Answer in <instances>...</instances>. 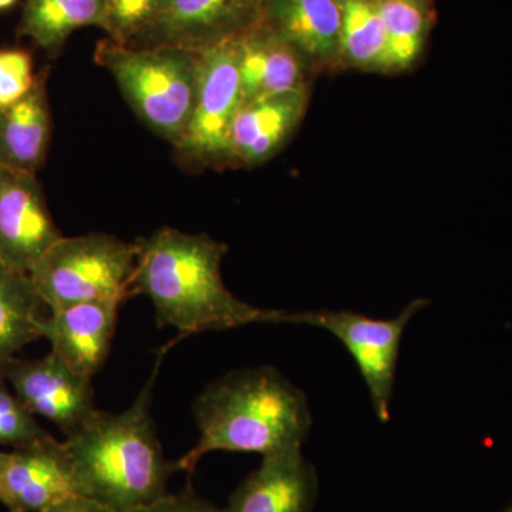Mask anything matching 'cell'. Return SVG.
Instances as JSON below:
<instances>
[{
  "label": "cell",
  "mask_w": 512,
  "mask_h": 512,
  "mask_svg": "<svg viewBox=\"0 0 512 512\" xmlns=\"http://www.w3.org/2000/svg\"><path fill=\"white\" fill-rule=\"evenodd\" d=\"M137 244L128 298L147 296L156 309L157 325L178 330L173 343L161 350L164 355L174 343L195 333L249 323H286L288 312L256 308L228 291L221 275L228 252L224 242L163 228Z\"/></svg>",
  "instance_id": "1"
},
{
  "label": "cell",
  "mask_w": 512,
  "mask_h": 512,
  "mask_svg": "<svg viewBox=\"0 0 512 512\" xmlns=\"http://www.w3.org/2000/svg\"><path fill=\"white\" fill-rule=\"evenodd\" d=\"M192 409L200 440L175 461L188 474L212 451L265 457L302 448L312 427L308 397L274 366L234 370L214 380Z\"/></svg>",
  "instance_id": "2"
},
{
  "label": "cell",
  "mask_w": 512,
  "mask_h": 512,
  "mask_svg": "<svg viewBox=\"0 0 512 512\" xmlns=\"http://www.w3.org/2000/svg\"><path fill=\"white\" fill-rule=\"evenodd\" d=\"M136 402L121 413L100 412L63 441L80 497L111 512H134L168 494L177 470L164 457L151 417L153 387L161 359Z\"/></svg>",
  "instance_id": "3"
},
{
  "label": "cell",
  "mask_w": 512,
  "mask_h": 512,
  "mask_svg": "<svg viewBox=\"0 0 512 512\" xmlns=\"http://www.w3.org/2000/svg\"><path fill=\"white\" fill-rule=\"evenodd\" d=\"M94 62L113 76L138 119L153 133L173 146L180 141L197 99L198 52L103 39L94 50Z\"/></svg>",
  "instance_id": "4"
},
{
  "label": "cell",
  "mask_w": 512,
  "mask_h": 512,
  "mask_svg": "<svg viewBox=\"0 0 512 512\" xmlns=\"http://www.w3.org/2000/svg\"><path fill=\"white\" fill-rule=\"evenodd\" d=\"M137 255V242L113 235L63 237L37 259L29 276L50 311L84 302L123 303Z\"/></svg>",
  "instance_id": "5"
},
{
  "label": "cell",
  "mask_w": 512,
  "mask_h": 512,
  "mask_svg": "<svg viewBox=\"0 0 512 512\" xmlns=\"http://www.w3.org/2000/svg\"><path fill=\"white\" fill-rule=\"evenodd\" d=\"M197 99L183 137L174 150L192 168H231L229 136L242 106L241 76L235 40L198 52Z\"/></svg>",
  "instance_id": "6"
},
{
  "label": "cell",
  "mask_w": 512,
  "mask_h": 512,
  "mask_svg": "<svg viewBox=\"0 0 512 512\" xmlns=\"http://www.w3.org/2000/svg\"><path fill=\"white\" fill-rule=\"evenodd\" d=\"M429 305L427 299L410 302L392 319H375L352 311L288 312L286 323L328 330L348 349L369 390L377 419L390 420L400 346L407 325Z\"/></svg>",
  "instance_id": "7"
},
{
  "label": "cell",
  "mask_w": 512,
  "mask_h": 512,
  "mask_svg": "<svg viewBox=\"0 0 512 512\" xmlns=\"http://www.w3.org/2000/svg\"><path fill=\"white\" fill-rule=\"evenodd\" d=\"M2 375L33 416L55 424L66 437L100 412L92 379L74 372L56 353L40 359L15 357Z\"/></svg>",
  "instance_id": "8"
},
{
  "label": "cell",
  "mask_w": 512,
  "mask_h": 512,
  "mask_svg": "<svg viewBox=\"0 0 512 512\" xmlns=\"http://www.w3.org/2000/svg\"><path fill=\"white\" fill-rule=\"evenodd\" d=\"M265 0H167L133 47H181L200 52L238 39L262 20Z\"/></svg>",
  "instance_id": "9"
},
{
  "label": "cell",
  "mask_w": 512,
  "mask_h": 512,
  "mask_svg": "<svg viewBox=\"0 0 512 512\" xmlns=\"http://www.w3.org/2000/svg\"><path fill=\"white\" fill-rule=\"evenodd\" d=\"M80 497L72 461L55 437L8 451L0 473V504L9 512H45Z\"/></svg>",
  "instance_id": "10"
},
{
  "label": "cell",
  "mask_w": 512,
  "mask_h": 512,
  "mask_svg": "<svg viewBox=\"0 0 512 512\" xmlns=\"http://www.w3.org/2000/svg\"><path fill=\"white\" fill-rule=\"evenodd\" d=\"M60 238L36 175L0 168V261L29 274Z\"/></svg>",
  "instance_id": "11"
},
{
  "label": "cell",
  "mask_w": 512,
  "mask_h": 512,
  "mask_svg": "<svg viewBox=\"0 0 512 512\" xmlns=\"http://www.w3.org/2000/svg\"><path fill=\"white\" fill-rule=\"evenodd\" d=\"M261 22L303 57L313 76L343 70L340 0H265Z\"/></svg>",
  "instance_id": "12"
},
{
  "label": "cell",
  "mask_w": 512,
  "mask_h": 512,
  "mask_svg": "<svg viewBox=\"0 0 512 512\" xmlns=\"http://www.w3.org/2000/svg\"><path fill=\"white\" fill-rule=\"evenodd\" d=\"M120 302L77 303L40 316L37 332L74 372L92 379L109 357Z\"/></svg>",
  "instance_id": "13"
},
{
  "label": "cell",
  "mask_w": 512,
  "mask_h": 512,
  "mask_svg": "<svg viewBox=\"0 0 512 512\" xmlns=\"http://www.w3.org/2000/svg\"><path fill=\"white\" fill-rule=\"evenodd\" d=\"M318 493L316 468L292 448L262 457L222 512H313Z\"/></svg>",
  "instance_id": "14"
},
{
  "label": "cell",
  "mask_w": 512,
  "mask_h": 512,
  "mask_svg": "<svg viewBox=\"0 0 512 512\" xmlns=\"http://www.w3.org/2000/svg\"><path fill=\"white\" fill-rule=\"evenodd\" d=\"M309 90L242 103L229 136L231 168L268 163L289 143L309 106Z\"/></svg>",
  "instance_id": "15"
},
{
  "label": "cell",
  "mask_w": 512,
  "mask_h": 512,
  "mask_svg": "<svg viewBox=\"0 0 512 512\" xmlns=\"http://www.w3.org/2000/svg\"><path fill=\"white\" fill-rule=\"evenodd\" d=\"M242 103L291 92H311L313 73L303 57L264 23L235 39Z\"/></svg>",
  "instance_id": "16"
},
{
  "label": "cell",
  "mask_w": 512,
  "mask_h": 512,
  "mask_svg": "<svg viewBox=\"0 0 512 512\" xmlns=\"http://www.w3.org/2000/svg\"><path fill=\"white\" fill-rule=\"evenodd\" d=\"M46 79L47 72L37 74L22 100L0 110V168L36 175L45 164L52 137Z\"/></svg>",
  "instance_id": "17"
},
{
  "label": "cell",
  "mask_w": 512,
  "mask_h": 512,
  "mask_svg": "<svg viewBox=\"0 0 512 512\" xmlns=\"http://www.w3.org/2000/svg\"><path fill=\"white\" fill-rule=\"evenodd\" d=\"M82 28L107 32L104 0H25L18 36L28 37L47 55L57 57L69 37Z\"/></svg>",
  "instance_id": "18"
},
{
  "label": "cell",
  "mask_w": 512,
  "mask_h": 512,
  "mask_svg": "<svg viewBox=\"0 0 512 512\" xmlns=\"http://www.w3.org/2000/svg\"><path fill=\"white\" fill-rule=\"evenodd\" d=\"M42 306L29 274L0 261V373L20 350L40 339L37 322Z\"/></svg>",
  "instance_id": "19"
},
{
  "label": "cell",
  "mask_w": 512,
  "mask_h": 512,
  "mask_svg": "<svg viewBox=\"0 0 512 512\" xmlns=\"http://www.w3.org/2000/svg\"><path fill=\"white\" fill-rule=\"evenodd\" d=\"M343 70L387 74V30L377 0H340Z\"/></svg>",
  "instance_id": "20"
},
{
  "label": "cell",
  "mask_w": 512,
  "mask_h": 512,
  "mask_svg": "<svg viewBox=\"0 0 512 512\" xmlns=\"http://www.w3.org/2000/svg\"><path fill=\"white\" fill-rule=\"evenodd\" d=\"M387 30V73L412 69L423 55L433 26L431 0H377Z\"/></svg>",
  "instance_id": "21"
},
{
  "label": "cell",
  "mask_w": 512,
  "mask_h": 512,
  "mask_svg": "<svg viewBox=\"0 0 512 512\" xmlns=\"http://www.w3.org/2000/svg\"><path fill=\"white\" fill-rule=\"evenodd\" d=\"M50 437L0 373V447L19 448Z\"/></svg>",
  "instance_id": "22"
},
{
  "label": "cell",
  "mask_w": 512,
  "mask_h": 512,
  "mask_svg": "<svg viewBox=\"0 0 512 512\" xmlns=\"http://www.w3.org/2000/svg\"><path fill=\"white\" fill-rule=\"evenodd\" d=\"M167 0H104L107 36L119 45H131L157 19Z\"/></svg>",
  "instance_id": "23"
},
{
  "label": "cell",
  "mask_w": 512,
  "mask_h": 512,
  "mask_svg": "<svg viewBox=\"0 0 512 512\" xmlns=\"http://www.w3.org/2000/svg\"><path fill=\"white\" fill-rule=\"evenodd\" d=\"M37 74L32 55L23 49H0V110L18 103L33 89Z\"/></svg>",
  "instance_id": "24"
},
{
  "label": "cell",
  "mask_w": 512,
  "mask_h": 512,
  "mask_svg": "<svg viewBox=\"0 0 512 512\" xmlns=\"http://www.w3.org/2000/svg\"><path fill=\"white\" fill-rule=\"evenodd\" d=\"M134 512H222L210 501L195 493L192 488L178 494H165L160 500L138 508Z\"/></svg>",
  "instance_id": "25"
},
{
  "label": "cell",
  "mask_w": 512,
  "mask_h": 512,
  "mask_svg": "<svg viewBox=\"0 0 512 512\" xmlns=\"http://www.w3.org/2000/svg\"><path fill=\"white\" fill-rule=\"evenodd\" d=\"M45 512H111L103 505L87 500V498L77 497L73 500L64 501V503L56 505Z\"/></svg>",
  "instance_id": "26"
},
{
  "label": "cell",
  "mask_w": 512,
  "mask_h": 512,
  "mask_svg": "<svg viewBox=\"0 0 512 512\" xmlns=\"http://www.w3.org/2000/svg\"><path fill=\"white\" fill-rule=\"evenodd\" d=\"M18 0H0V10L12 8Z\"/></svg>",
  "instance_id": "27"
},
{
  "label": "cell",
  "mask_w": 512,
  "mask_h": 512,
  "mask_svg": "<svg viewBox=\"0 0 512 512\" xmlns=\"http://www.w3.org/2000/svg\"><path fill=\"white\" fill-rule=\"evenodd\" d=\"M6 451L0 450V473H2L3 461H5Z\"/></svg>",
  "instance_id": "28"
},
{
  "label": "cell",
  "mask_w": 512,
  "mask_h": 512,
  "mask_svg": "<svg viewBox=\"0 0 512 512\" xmlns=\"http://www.w3.org/2000/svg\"><path fill=\"white\" fill-rule=\"evenodd\" d=\"M505 512H512V505H511V507H510V508H508V510H507V511H505Z\"/></svg>",
  "instance_id": "29"
}]
</instances>
